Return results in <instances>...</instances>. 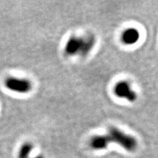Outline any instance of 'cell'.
Segmentation results:
<instances>
[{
  "label": "cell",
  "instance_id": "obj_1",
  "mask_svg": "<svg viewBox=\"0 0 158 158\" xmlns=\"http://www.w3.org/2000/svg\"><path fill=\"white\" fill-rule=\"evenodd\" d=\"M108 141L110 143H117L123 149L128 152H134L138 146V142L133 136L123 133L116 127L109 128L107 135Z\"/></svg>",
  "mask_w": 158,
  "mask_h": 158
},
{
  "label": "cell",
  "instance_id": "obj_2",
  "mask_svg": "<svg viewBox=\"0 0 158 158\" xmlns=\"http://www.w3.org/2000/svg\"><path fill=\"white\" fill-rule=\"evenodd\" d=\"M5 84L8 89L18 93H28L32 88L31 83L27 79L12 78V77L6 79Z\"/></svg>",
  "mask_w": 158,
  "mask_h": 158
},
{
  "label": "cell",
  "instance_id": "obj_3",
  "mask_svg": "<svg viewBox=\"0 0 158 158\" xmlns=\"http://www.w3.org/2000/svg\"><path fill=\"white\" fill-rule=\"evenodd\" d=\"M114 93L118 98H124L129 102H135L137 99V94L132 90L127 81H120L114 87Z\"/></svg>",
  "mask_w": 158,
  "mask_h": 158
},
{
  "label": "cell",
  "instance_id": "obj_4",
  "mask_svg": "<svg viewBox=\"0 0 158 158\" xmlns=\"http://www.w3.org/2000/svg\"><path fill=\"white\" fill-rule=\"evenodd\" d=\"M82 41V37H78L76 36L70 37L66 43V45H65V53L69 56L78 54L81 48Z\"/></svg>",
  "mask_w": 158,
  "mask_h": 158
},
{
  "label": "cell",
  "instance_id": "obj_5",
  "mask_svg": "<svg viewBox=\"0 0 158 158\" xmlns=\"http://www.w3.org/2000/svg\"><path fill=\"white\" fill-rule=\"evenodd\" d=\"M140 38V33L137 29H127L122 33V41L125 45H133L138 41Z\"/></svg>",
  "mask_w": 158,
  "mask_h": 158
},
{
  "label": "cell",
  "instance_id": "obj_6",
  "mask_svg": "<svg viewBox=\"0 0 158 158\" xmlns=\"http://www.w3.org/2000/svg\"><path fill=\"white\" fill-rule=\"evenodd\" d=\"M96 43L95 37L94 35H89L86 38H83L81 48L79 51V55L81 56H86L92 50Z\"/></svg>",
  "mask_w": 158,
  "mask_h": 158
},
{
  "label": "cell",
  "instance_id": "obj_7",
  "mask_svg": "<svg viewBox=\"0 0 158 158\" xmlns=\"http://www.w3.org/2000/svg\"><path fill=\"white\" fill-rule=\"evenodd\" d=\"M108 144H109V141H108V137L106 135H95L90 141L91 147L95 150L106 149Z\"/></svg>",
  "mask_w": 158,
  "mask_h": 158
},
{
  "label": "cell",
  "instance_id": "obj_8",
  "mask_svg": "<svg viewBox=\"0 0 158 158\" xmlns=\"http://www.w3.org/2000/svg\"><path fill=\"white\" fill-rule=\"evenodd\" d=\"M33 146L29 143H26L21 146L19 150V158H29L32 151Z\"/></svg>",
  "mask_w": 158,
  "mask_h": 158
},
{
  "label": "cell",
  "instance_id": "obj_9",
  "mask_svg": "<svg viewBox=\"0 0 158 158\" xmlns=\"http://www.w3.org/2000/svg\"><path fill=\"white\" fill-rule=\"evenodd\" d=\"M33 158H44V157H43V156H37V157H33Z\"/></svg>",
  "mask_w": 158,
  "mask_h": 158
}]
</instances>
